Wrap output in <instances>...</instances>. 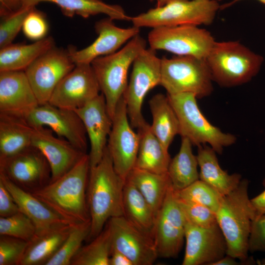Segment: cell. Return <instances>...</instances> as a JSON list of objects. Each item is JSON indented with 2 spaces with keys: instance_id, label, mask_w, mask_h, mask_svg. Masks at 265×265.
Segmentation results:
<instances>
[{
  "instance_id": "15",
  "label": "cell",
  "mask_w": 265,
  "mask_h": 265,
  "mask_svg": "<svg viewBox=\"0 0 265 265\" xmlns=\"http://www.w3.org/2000/svg\"><path fill=\"white\" fill-rule=\"evenodd\" d=\"M25 119L34 129L49 128L58 137L86 153L87 134L81 120L75 110L47 103L38 106Z\"/></svg>"
},
{
  "instance_id": "45",
  "label": "cell",
  "mask_w": 265,
  "mask_h": 265,
  "mask_svg": "<svg viewBox=\"0 0 265 265\" xmlns=\"http://www.w3.org/2000/svg\"><path fill=\"white\" fill-rule=\"evenodd\" d=\"M265 187V179L263 181ZM251 201L256 211L257 215L265 214V189L260 194L251 199Z\"/></svg>"
},
{
  "instance_id": "49",
  "label": "cell",
  "mask_w": 265,
  "mask_h": 265,
  "mask_svg": "<svg viewBox=\"0 0 265 265\" xmlns=\"http://www.w3.org/2000/svg\"><path fill=\"white\" fill-rule=\"evenodd\" d=\"M239 0H234L233 2L230 3L229 4L231 5V4H232L233 3H235V2H237V1H239ZM258 0L260 2H262V3L265 4V0Z\"/></svg>"
},
{
  "instance_id": "1",
  "label": "cell",
  "mask_w": 265,
  "mask_h": 265,
  "mask_svg": "<svg viewBox=\"0 0 265 265\" xmlns=\"http://www.w3.org/2000/svg\"><path fill=\"white\" fill-rule=\"evenodd\" d=\"M90 168L86 154L62 176L31 194L69 223L90 221L87 198Z\"/></svg>"
},
{
  "instance_id": "16",
  "label": "cell",
  "mask_w": 265,
  "mask_h": 265,
  "mask_svg": "<svg viewBox=\"0 0 265 265\" xmlns=\"http://www.w3.org/2000/svg\"><path fill=\"white\" fill-rule=\"evenodd\" d=\"M100 91L91 64H77L57 84L48 103L74 110L97 97Z\"/></svg>"
},
{
  "instance_id": "50",
  "label": "cell",
  "mask_w": 265,
  "mask_h": 265,
  "mask_svg": "<svg viewBox=\"0 0 265 265\" xmlns=\"http://www.w3.org/2000/svg\"><path fill=\"white\" fill-rule=\"evenodd\" d=\"M258 264L261 265H265V258L258 261Z\"/></svg>"
},
{
  "instance_id": "5",
  "label": "cell",
  "mask_w": 265,
  "mask_h": 265,
  "mask_svg": "<svg viewBox=\"0 0 265 265\" xmlns=\"http://www.w3.org/2000/svg\"><path fill=\"white\" fill-rule=\"evenodd\" d=\"M146 48V40L138 34L120 50L97 57L91 63L111 119L127 89L129 69L138 55Z\"/></svg>"
},
{
  "instance_id": "47",
  "label": "cell",
  "mask_w": 265,
  "mask_h": 265,
  "mask_svg": "<svg viewBox=\"0 0 265 265\" xmlns=\"http://www.w3.org/2000/svg\"><path fill=\"white\" fill-rule=\"evenodd\" d=\"M237 259L228 255H226L219 260L214 263L212 265H238L242 263V265L245 263L243 262H238Z\"/></svg>"
},
{
  "instance_id": "19",
  "label": "cell",
  "mask_w": 265,
  "mask_h": 265,
  "mask_svg": "<svg viewBox=\"0 0 265 265\" xmlns=\"http://www.w3.org/2000/svg\"><path fill=\"white\" fill-rule=\"evenodd\" d=\"M94 27L98 36L91 44L80 50L73 47L68 49L75 64H91L97 57L112 54L140 32V28L133 26L126 28L118 27L108 17L97 21Z\"/></svg>"
},
{
  "instance_id": "2",
  "label": "cell",
  "mask_w": 265,
  "mask_h": 265,
  "mask_svg": "<svg viewBox=\"0 0 265 265\" xmlns=\"http://www.w3.org/2000/svg\"><path fill=\"white\" fill-rule=\"evenodd\" d=\"M125 181L114 169L107 147L101 161L90 168L87 189L91 241L104 229L108 220L123 216V193Z\"/></svg>"
},
{
  "instance_id": "38",
  "label": "cell",
  "mask_w": 265,
  "mask_h": 265,
  "mask_svg": "<svg viewBox=\"0 0 265 265\" xmlns=\"http://www.w3.org/2000/svg\"><path fill=\"white\" fill-rule=\"evenodd\" d=\"M34 7L23 6L14 12L0 17V49L12 43L22 29L25 19Z\"/></svg>"
},
{
  "instance_id": "46",
  "label": "cell",
  "mask_w": 265,
  "mask_h": 265,
  "mask_svg": "<svg viewBox=\"0 0 265 265\" xmlns=\"http://www.w3.org/2000/svg\"><path fill=\"white\" fill-rule=\"evenodd\" d=\"M109 265H133L131 260L120 252L111 251L109 259Z\"/></svg>"
},
{
  "instance_id": "33",
  "label": "cell",
  "mask_w": 265,
  "mask_h": 265,
  "mask_svg": "<svg viewBox=\"0 0 265 265\" xmlns=\"http://www.w3.org/2000/svg\"><path fill=\"white\" fill-rule=\"evenodd\" d=\"M192 143L186 137H182L178 153L171 159L167 173L172 186L176 191L181 190L199 179L197 156L192 149Z\"/></svg>"
},
{
  "instance_id": "36",
  "label": "cell",
  "mask_w": 265,
  "mask_h": 265,
  "mask_svg": "<svg viewBox=\"0 0 265 265\" xmlns=\"http://www.w3.org/2000/svg\"><path fill=\"white\" fill-rule=\"evenodd\" d=\"M176 192L179 198L203 205L215 212L218 209L223 196L200 179L181 190L176 191Z\"/></svg>"
},
{
  "instance_id": "39",
  "label": "cell",
  "mask_w": 265,
  "mask_h": 265,
  "mask_svg": "<svg viewBox=\"0 0 265 265\" xmlns=\"http://www.w3.org/2000/svg\"><path fill=\"white\" fill-rule=\"evenodd\" d=\"M177 198L187 222L205 228L210 227L217 223L216 213L211 209Z\"/></svg>"
},
{
  "instance_id": "7",
  "label": "cell",
  "mask_w": 265,
  "mask_h": 265,
  "mask_svg": "<svg viewBox=\"0 0 265 265\" xmlns=\"http://www.w3.org/2000/svg\"><path fill=\"white\" fill-rule=\"evenodd\" d=\"M213 80L205 59L189 55L161 58L160 83L167 94L191 93L197 98L210 95Z\"/></svg>"
},
{
  "instance_id": "24",
  "label": "cell",
  "mask_w": 265,
  "mask_h": 265,
  "mask_svg": "<svg viewBox=\"0 0 265 265\" xmlns=\"http://www.w3.org/2000/svg\"><path fill=\"white\" fill-rule=\"evenodd\" d=\"M75 225L64 223L36 234L29 241L20 265H45L60 247Z\"/></svg>"
},
{
  "instance_id": "30",
  "label": "cell",
  "mask_w": 265,
  "mask_h": 265,
  "mask_svg": "<svg viewBox=\"0 0 265 265\" xmlns=\"http://www.w3.org/2000/svg\"><path fill=\"white\" fill-rule=\"evenodd\" d=\"M123 207L125 218L154 240L156 215L140 192L127 180L123 189Z\"/></svg>"
},
{
  "instance_id": "3",
  "label": "cell",
  "mask_w": 265,
  "mask_h": 265,
  "mask_svg": "<svg viewBox=\"0 0 265 265\" xmlns=\"http://www.w3.org/2000/svg\"><path fill=\"white\" fill-rule=\"evenodd\" d=\"M249 182L242 179L232 192L223 196L216 212L217 224L226 241L227 255L241 262L253 263L248 257V239L256 211L249 198Z\"/></svg>"
},
{
  "instance_id": "35",
  "label": "cell",
  "mask_w": 265,
  "mask_h": 265,
  "mask_svg": "<svg viewBox=\"0 0 265 265\" xmlns=\"http://www.w3.org/2000/svg\"><path fill=\"white\" fill-rule=\"evenodd\" d=\"M90 229V220L75 224L60 247L45 265H71L83 242L88 239Z\"/></svg>"
},
{
  "instance_id": "23",
  "label": "cell",
  "mask_w": 265,
  "mask_h": 265,
  "mask_svg": "<svg viewBox=\"0 0 265 265\" xmlns=\"http://www.w3.org/2000/svg\"><path fill=\"white\" fill-rule=\"evenodd\" d=\"M0 180L13 196L20 211L26 215L35 225L36 234L62 224L69 223L32 194L20 188L1 173H0Z\"/></svg>"
},
{
  "instance_id": "8",
  "label": "cell",
  "mask_w": 265,
  "mask_h": 265,
  "mask_svg": "<svg viewBox=\"0 0 265 265\" xmlns=\"http://www.w3.org/2000/svg\"><path fill=\"white\" fill-rule=\"evenodd\" d=\"M220 7L216 0H169L131 17L133 26L154 28L182 25H210Z\"/></svg>"
},
{
  "instance_id": "41",
  "label": "cell",
  "mask_w": 265,
  "mask_h": 265,
  "mask_svg": "<svg viewBox=\"0 0 265 265\" xmlns=\"http://www.w3.org/2000/svg\"><path fill=\"white\" fill-rule=\"evenodd\" d=\"M22 29L26 38L35 41L46 37L49 26L45 14L34 7L25 19Z\"/></svg>"
},
{
  "instance_id": "21",
  "label": "cell",
  "mask_w": 265,
  "mask_h": 265,
  "mask_svg": "<svg viewBox=\"0 0 265 265\" xmlns=\"http://www.w3.org/2000/svg\"><path fill=\"white\" fill-rule=\"evenodd\" d=\"M53 132L47 127L34 129L31 140V146L44 155L50 165L51 182L68 172L87 154L67 140L54 136Z\"/></svg>"
},
{
  "instance_id": "12",
  "label": "cell",
  "mask_w": 265,
  "mask_h": 265,
  "mask_svg": "<svg viewBox=\"0 0 265 265\" xmlns=\"http://www.w3.org/2000/svg\"><path fill=\"white\" fill-rule=\"evenodd\" d=\"M0 173L20 188L31 193L48 185L52 179L47 159L32 146L0 160Z\"/></svg>"
},
{
  "instance_id": "18",
  "label": "cell",
  "mask_w": 265,
  "mask_h": 265,
  "mask_svg": "<svg viewBox=\"0 0 265 265\" xmlns=\"http://www.w3.org/2000/svg\"><path fill=\"white\" fill-rule=\"evenodd\" d=\"M183 265H212L227 254V244L217 224L202 227L186 221Z\"/></svg>"
},
{
  "instance_id": "22",
  "label": "cell",
  "mask_w": 265,
  "mask_h": 265,
  "mask_svg": "<svg viewBox=\"0 0 265 265\" xmlns=\"http://www.w3.org/2000/svg\"><path fill=\"white\" fill-rule=\"evenodd\" d=\"M39 105L25 71L0 72V113L25 118Z\"/></svg>"
},
{
  "instance_id": "14",
  "label": "cell",
  "mask_w": 265,
  "mask_h": 265,
  "mask_svg": "<svg viewBox=\"0 0 265 265\" xmlns=\"http://www.w3.org/2000/svg\"><path fill=\"white\" fill-rule=\"evenodd\" d=\"M132 128L123 96L118 102L112 118L106 147L114 169L125 181L134 167L139 148V135Z\"/></svg>"
},
{
  "instance_id": "10",
  "label": "cell",
  "mask_w": 265,
  "mask_h": 265,
  "mask_svg": "<svg viewBox=\"0 0 265 265\" xmlns=\"http://www.w3.org/2000/svg\"><path fill=\"white\" fill-rule=\"evenodd\" d=\"M161 58L156 50H143L132 63V70L124 94L127 114L133 128L138 129L146 121L142 114L145 97L150 90L160 83Z\"/></svg>"
},
{
  "instance_id": "6",
  "label": "cell",
  "mask_w": 265,
  "mask_h": 265,
  "mask_svg": "<svg viewBox=\"0 0 265 265\" xmlns=\"http://www.w3.org/2000/svg\"><path fill=\"white\" fill-rule=\"evenodd\" d=\"M167 95L177 114L179 134L188 138L193 145L209 144L217 153L236 141V137L222 132L212 124L198 107L196 96L191 93Z\"/></svg>"
},
{
  "instance_id": "34",
  "label": "cell",
  "mask_w": 265,
  "mask_h": 265,
  "mask_svg": "<svg viewBox=\"0 0 265 265\" xmlns=\"http://www.w3.org/2000/svg\"><path fill=\"white\" fill-rule=\"evenodd\" d=\"M111 242L106 225L87 245L82 246L72 259L71 265H109Z\"/></svg>"
},
{
  "instance_id": "25",
  "label": "cell",
  "mask_w": 265,
  "mask_h": 265,
  "mask_svg": "<svg viewBox=\"0 0 265 265\" xmlns=\"http://www.w3.org/2000/svg\"><path fill=\"white\" fill-rule=\"evenodd\" d=\"M196 155L200 168L199 179L215 189L221 195L234 190L241 181L238 173L229 174L220 166L216 154L211 147L206 145L198 146Z\"/></svg>"
},
{
  "instance_id": "4",
  "label": "cell",
  "mask_w": 265,
  "mask_h": 265,
  "mask_svg": "<svg viewBox=\"0 0 265 265\" xmlns=\"http://www.w3.org/2000/svg\"><path fill=\"white\" fill-rule=\"evenodd\" d=\"M213 81L233 87L251 80L259 73L263 57L237 41H215L205 58Z\"/></svg>"
},
{
  "instance_id": "26",
  "label": "cell",
  "mask_w": 265,
  "mask_h": 265,
  "mask_svg": "<svg viewBox=\"0 0 265 265\" xmlns=\"http://www.w3.org/2000/svg\"><path fill=\"white\" fill-rule=\"evenodd\" d=\"M137 130L139 144L134 167L157 174L167 173L171 159L168 150L153 133L147 122Z\"/></svg>"
},
{
  "instance_id": "37",
  "label": "cell",
  "mask_w": 265,
  "mask_h": 265,
  "mask_svg": "<svg viewBox=\"0 0 265 265\" xmlns=\"http://www.w3.org/2000/svg\"><path fill=\"white\" fill-rule=\"evenodd\" d=\"M36 233L33 222L24 213L19 212L7 217H0V235L8 236L27 241Z\"/></svg>"
},
{
  "instance_id": "17",
  "label": "cell",
  "mask_w": 265,
  "mask_h": 265,
  "mask_svg": "<svg viewBox=\"0 0 265 265\" xmlns=\"http://www.w3.org/2000/svg\"><path fill=\"white\" fill-rule=\"evenodd\" d=\"M106 225L110 232L111 251L121 252L133 265H152L159 257L154 240L124 216L112 217Z\"/></svg>"
},
{
  "instance_id": "42",
  "label": "cell",
  "mask_w": 265,
  "mask_h": 265,
  "mask_svg": "<svg viewBox=\"0 0 265 265\" xmlns=\"http://www.w3.org/2000/svg\"><path fill=\"white\" fill-rule=\"evenodd\" d=\"M248 250L252 253L265 252V214L257 215L252 221Z\"/></svg>"
},
{
  "instance_id": "32",
  "label": "cell",
  "mask_w": 265,
  "mask_h": 265,
  "mask_svg": "<svg viewBox=\"0 0 265 265\" xmlns=\"http://www.w3.org/2000/svg\"><path fill=\"white\" fill-rule=\"evenodd\" d=\"M126 180L138 189L156 216L172 185L168 173L157 174L134 167Z\"/></svg>"
},
{
  "instance_id": "44",
  "label": "cell",
  "mask_w": 265,
  "mask_h": 265,
  "mask_svg": "<svg viewBox=\"0 0 265 265\" xmlns=\"http://www.w3.org/2000/svg\"><path fill=\"white\" fill-rule=\"evenodd\" d=\"M22 6V0H0V17L14 12Z\"/></svg>"
},
{
  "instance_id": "29",
  "label": "cell",
  "mask_w": 265,
  "mask_h": 265,
  "mask_svg": "<svg viewBox=\"0 0 265 265\" xmlns=\"http://www.w3.org/2000/svg\"><path fill=\"white\" fill-rule=\"evenodd\" d=\"M54 46L53 38L48 36L29 44L12 43L0 48V72L25 71Z\"/></svg>"
},
{
  "instance_id": "20",
  "label": "cell",
  "mask_w": 265,
  "mask_h": 265,
  "mask_svg": "<svg viewBox=\"0 0 265 265\" xmlns=\"http://www.w3.org/2000/svg\"><path fill=\"white\" fill-rule=\"evenodd\" d=\"M81 120L90 144V166L102 159L111 129L112 119L102 93L82 107L74 110Z\"/></svg>"
},
{
  "instance_id": "9",
  "label": "cell",
  "mask_w": 265,
  "mask_h": 265,
  "mask_svg": "<svg viewBox=\"0 0 265 265\" xmlns=\"http://www.w3.org/2000/svg\"><path fill=\"white\" fill-rule=\"evenodd\" d=\"M148 41L150 48L156 51L204 59L215 42L209 31L194 25L152 28L148 33Z\"/></svg>"
},
{
  "instance_id": "31",
  "label": "cell",
  "mask_w": 265,
  "mask_h": 265,
  "mask_svg": "<svg viewBox=\"0 0 265 265\" xmlns=\"http://www.w3.org/2000/svg\"><path fill=\"white\" fill-rule=\"evenodd\" d=\"M152 116L150 125L153 133L165 149L168 150L175 136L179 134V123L167 95H155L149 102Z\"/></svg>"
},
{
  "instance_id": "28",
  "label": "cell",
  "mask_w": 265,
  "mask_h": 265,
  "mask_svg": "<svg viewBox=\"0 0 265 265\" xmlns=\"http://www.w3.org/2000/svg\"><path fill=\"white\" fill-rule=\"evenodd\" d=\"M34 130L24 118L0 113V160L31 146Z\"/></svg>"
},
{
  "instance_id": "11",
  "label": "cell",
  "mask_w": 265,
  "mask_h": 265,
  "mask_svg": "<svg viewBox=\"0 0 265 265\" xmlns=\"http://www.w3.org/2000/svg\"><path fill=\"white\" fill-rule=\"evenodd\" d=\"M186 220L172 185L156 216L154 240L159 257L176 258L185 240Z\"/></svg>"
},
{
  "instance_id": "13",
  "label": "cell",
  "mask_w": 265,
  "mask_h": 265,
  "mask_svg": "<svg viewBox=\"0 0 265 265\" xmlns=\"http://www.w3.org/2000/svg\"><path fill=\"white\" fill-rule=\"evenodd\" d=\"M75 66L68 49L54 46L25 70L39 105L48 103L57 84Z\"/></svg>"
},
{
  "instance_id": "48",
  "label": "cell",
  "mask_w": 265,
  "mask_h": 265,
  "mask_svg": "<svg viewBox=\"0 0 265 265\" xmlns=\"http://www.w3.org/2000/svg\"><path fill=\"white\" fill-rule=\"evenodd\" d=\"M151 2L156 1L157 6L160 7L164 5L169 0H149Z\"/></svg>"
},
{
  "instance_id": "27",
  "label": "cell",
  "mask_w": 265,
  "mask_h": 265,
  "mask_svg": "<svg viewBox=\"0 0 265 265\" xmlns=\"http://www.w3.org/2000/svg\"><path fill=\"white\" fill-rule=\"evenodd\" d=\"M41 2L56 4L63 14L69 17L77 15L88 18L91 16L103 14L113 20L130 21L131 19L121 5L108 4L102 0H22L23 6H35Z\"/></svg>"
},
{
  "instance_id": "43",
  "label": "cell",
  "mask_w": 265,
  "mask_h": 265,
  "mask_svg": "<svg viewBox=\"0 0 265 265\" xmlns=\"http://www.w3.org/2000/svg\"><path fill=\"white\" fill-rule=\"evenodd\" d=\"M20 212L13 196L0 180V217H7Z\"/></svg>"
},
{
  "instance_id": "40",
  "label": "cell",
  "mask_w": 265,
  "mask_h": 265,
  "mask_svg": "<svg viewBox=\"0 0 265 265\" xmlns=\"http://www.w3.org/2000/svg\"><path fill=\"white\" fill-rule=\"evenodd\" d=\"M28 241L16 238L0 236V265H20Z\"/></svg>"
}]
</instances>
